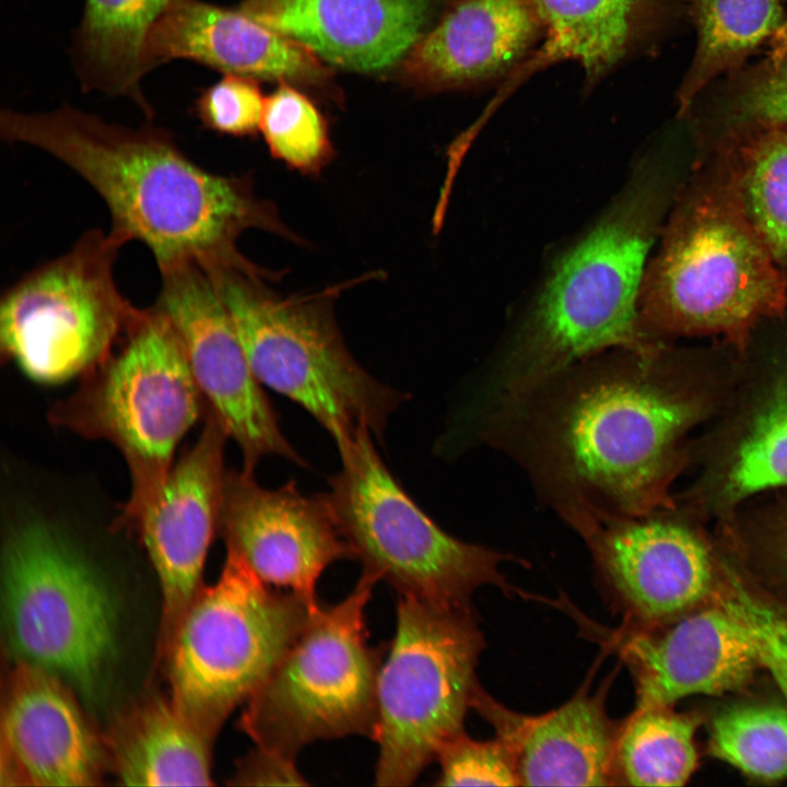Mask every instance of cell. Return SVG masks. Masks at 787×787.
Instances as JSON below:
<instances>
[{
    "label": "cell",
    "instance_id": "14",
    "mask_svg": "<svg viewBox=\"0 0 787 787\" xmlns=\"http://www.w3.org/2000/svg\"><path fill=\"white\" fill-rule=\"evenodd\" d=\"M156 306L173 322L193 377L210 411L254 472L261 459L277 456L305 466L282 433L278 415L255 377L233 318L209 272L198 262L160 270Z\"/></svg>",
    "mask_w": 787,
    "mask_h": 787
},
{
    "label": "cell",
    "instance_id": "19",
    "mask_svg": "<svg viewBox=\"0 0 787 787\" xmlns=\"http://www.w3.org/2000/svg\"><path fill=\"white\" fill-rule=\"evenodd\" d=\"M451 0H243L266 26L328 66L376 73L398 69Z\"/></svg>",
    "mask_w": 787,
    "mask_h": 787
},
{
    "label": "cell",
    "instance_id": "20",
    "mask_svg": "<svg viewBox=\"0 0 787 787\" xmlns=\"http://www.w3.org/2000/svg\"><path fill=\"white\" fill-rule=\"evenodd\" d=\"M543 23L537 48L498 85L466 130L475 138L488 120L531 77L564 61L584 72V93L654 44L674 20L677 0H535Z\"/></svg>",
    "mask_w": 787,
    "mask_h": 787
},
{
    "label": "cell",
    "instance_id": "36",
    "mask_svg": "<svg viewBox=\"0 0 787 787\" xmlns=\"http://www.w3.org/2000/svg\"><path fill=\"white\" fill-rule=\"evenodd\" d=\"M232 779L233 784L247 786L307 784L295 757L259 747L238 763Z\"/></svg>",
    "mask_w": 787,
    "mask_h": 787
},
{
    "label": "cell",
    "instance_id": "12",
    "mask_svg": "<svg viewBox=\"0 0 787 787\" xmlns=\"http://www.w3.org/2000/svg\"><path fill=\"white\" fill-rule=\"evenodd\" d=\"M126 243L90 230L26 273L0 301V350L26 376L57 384L87 375L115 351L142 308L122 296L114 266Z\"/></svg>",
    "mask_w": 787,
    "mask_h": 787
},
{
    "label": "cell",
    "instance_id": "11",
    "mask_svg": "<svg viewBox=\"0 0 787 787\" xmlns=\"http://www.w3.org/2000/svg\"><path fill=\"white\" fill-rule=\"evenodd\" d=\"M3 598L11 649L22 663L96 692L117 647L118 610L96 569L40 520L5 543Z\"/></svg>",
    "mask_w": 787,
    "mask_h": 787
},
{
    "label": "cell",
    "instance_id": "16",
    "mask_svg": "<svg viewBox=\"0 0 787 787\" xmlns=\"http://www.w3.org/2000/svg\"><path fill=\"white\" fill-rule=\"evenodd\" d=\"M604 633L601 641L632 672L636 709L733 691L760 667L747 634L717 598L665 623Z\"/></svg>",
    "mask_w": 787,
    "mask_h": 787
},
{
    "label": "cell",
    "instance_id": "2",
    "mask_svg": "<svg viewBox=\"0 0 787 787\" xmlns=\"http://www.w3.org/2000/svg\"><path fill=\"white\" fill-rule=\"evenodd\" d=\"M0 134L39 149L83 178L105 202L111 231L139 240L158 269L181 262L248 261L237 239L259 228L301 238L260 199L251 177L213 174L189 158L160 128H129L64 105L46 113L3 110Z\"/></svg>",
    "mask_w": 787,
    "mask_h": 787
},
{
    "label": "cell",
    "instance_id": "8",
    "mask_svg": "<svg viewBox=\"0 0 787 787\" xmlns=\"http://www.w3.org/2000/svg\"><path fill=\"white\" fill-rule=\"evenodd\" d=\"M704 196L672 220L647 266L643 329L741 336L786 306V281L736 198Z\"/></svg>",
    "mask_w": 787,
    "mask_h": 787
},
{
    "label": "cell",
    "instance_id": "34",
    "mask_svg": "<svg viewBox=\"0 0 787 787\" xmlns=\"http://www.w3.org/2000/svg\"><path fill=\"white\" fill-rule=\"evenodd\" d=\"M439 786H520L514 752L498 736L478 741L465 731L439 751Z\"/></svg>",
    "mask_w": 787,
    "mask_h": 787
},
{
    "label": "cell",
    "instance_id": "5",
    "mask_svg": "<svg viewBox=\"0 0 787 787\" xmlns=\"http://www.w3.org/2000/svg\"><path fill=\"white\" fill-rule=\"evenodd\" d=\"M117 348L54 407L51 420L121 453L131 480L121 519L132 524L160 492L204 398L177 330L156 305L141 309Z\"/></svg>",
    "mask_w": 787,
    "mask_h": 787
},
{
    "label": "cell",
    "instance_id": "33",
    "mask_svg": "<svg viewBox=\"0 0 787 787\" xmlns=\"http://www.w3.org/2000/svg\"><path fill=\"white\" fill-rule=\"evenodd\" d=\"M716 598L739 622L760 667L767 670L787 698V611L751 591L732 572H726Z\"/></svg>",
    "mask_w": 787,
    "mask_h": 787
},
{
    "label": "cell",
    "instance_id": "28",
    "mask_svg": "<svg viewBox=\"0 0 787 787\" xmlns=\"http://www.w3.org/2000/svg\"><path fill=\"white\" fill-rule=\"evenodd\" d=\"M736 138V201L774 259L787 261V127L760 128Z\"/></svg>",
    "mask_w": 787,
    "mask_h": 787
},
{
    "label": "cell",
    "instance_id": "29",
    "mask_svg": "<svg viewBox=\"0 0 787 787\" xmlns=\"http://www.w3.org/2000/svg\"><path fill=\"white\" fill-rule=\"evenodd\" d=\"M709 747L715 756L747 775L787 778V709L773 704L728 707L713 721Z\"/></svg>",
    "mask_w": 787,
    "mask_h": 787
},
{
    "label": "cell",
    "instance_id": "25",
    "mask_svg": "<svg viewBox=\"0 0 787 787\" xmlns=\"http://www.w3.org/2000/svg\"><path fill=\"white\" fill-rule=\"evenodd\" d=\"M211 741L172 700H152L116 728L110 741L114 770L125 785L207 786Z\"/></svg>",
    "mask_w": 787,
    "mask_h": 787
},
{
    "label": "cell",
    "instance_id": "37",
    "mask_svg": "<svg viewBox=\"0 0 787 787\" xmlns=\"http://www.w3.org/2000/svg\"><path fill=\"white\" fill-rule=\"evenodd\" d=\"M770 45L768 59L779 60L787 57V17L770 40Z\"/></svg>",
    "mask_w": 787,
    "mask_h": 787
},
{
    "label": "cell",
    "instance_id": "38",
    "mask_svg": "<svg viewBox=\"0 0 787 787\" xmlns=\"http://www.w3.org/2000/svg\"><path fill=\"white\" fill-rule=\"evenodd\" d=\"M782 563L785 568L786 575H787V539L785 540L783 547H782Z\"/></svg>",
    "mask_w": 787,
    "mask_h": 787
},
{
    "label": "cell",
    "instance_id": "10",
    "mask_svg": "<svg viewBox=\"0 0 787 787\" xmlns=\"http://www.w3.org/2000/svg\"><path fill=\"white\" fill-rule=\"evenodd\" d=\"M377 582L362 572L346 597L321 604L246 702L239 726L256 747L296 759L317 740H374L383 648L368 644L365 610Z\"/></svg>",
    "mask_w": 787,
    "mask_h": 787
},
{
    "label": "cell",
    "instance_id": "4",
    "mask_svg": "<svg viewBox=\"0 0 787 787\" xmlns=\"http://www.w3.org/2000/svg\"><path fill=\"white\" fill-rule=\"evenodd\" d=\"M236 327L258 381L308 412L336 445L367 428L383 441L389 416L406 400L368 374L344 344L333 315L340 286L282 296L254 262L203 267Z\"/></svg>",
    "mask_w": 787,
    "mask_h": 787
},
{
    "label": "cell",
    "instance_id": "27",
    "mask_svg": "<svg viewBox=\"0 0 787 787\" xmlns=\"http://www.w3.org/2000/svg\"><path fill=\"white\" fill-rule=\"evenodd\" d=\"M696 726L694 718L672 706L635 708L619 730L616 786L684 785L697 766Z\"/></svg>",
    "mask_w": 787,
    "mask_h": 787
},
{
    "label": "cell",
    "instance_id": "6",
    "mask_svg": "<svg viewBox=\"0 0 787 787\" xmlns=\"http://www.w3.org/2000/svg\"><path fill=\"white\" fill-rule=\"evenodd\" d=\"M318 609L266 584L227 549L219 578L198 590L166 643L172 702L213 739Z\"/></svg>",
    "mask_w": 787,
    "mask_h": 787
},
{
    "label": "cell",
    "instance_id": "21",
    "mask_svg": "<svg viewBox=\"0 0 787 787\" xmlns=\"http://www.w3.org/2000/svg\"><path fill=\"white\" fill-rule=\"evenodd\" d=\"M542 37L535 0H451L398 70L426 93L501 83Z\"/></svg>",
    "mask_w": 787,
    "mask_h": 787
},
{
    "label": "cell",
    "instance_id": "3",
    "mask_svg": "<svg viewBox=\"0 0 787 787\" xmlns=\"http://www.w3.org/2000/svg\"><path fill=\"white\" fill-rule=\"evenodd\" d=\"M658 210L656 181L638 169L599 222L559 258L498 362L491 410L608 350H657L641 325L638 302Z\"/></svg>",
    "mask_w": 787,
    "mask_h": 787
},
{
    "label": "cell",
    "instance_id": "26",
    "mask_svg": "<svg viewBox=\"0 0 787 787\" xmlns=\"http://www.w3.org/2000/svg\"><path fill=\"white\" fill-rule=\"evenodd\" d=\"M690 13L697 43L676 94L682 115L716 78L742 68L786 19L779 0H690Z\"/></svg>",
    "mask_w": 787,
    "mask_h": 787
},
{
    "label": "cell",
    "instance_id": "24",
    "mask_svg": "<svg viewBox=\"0 0 787 787\" xmlns=\"http://www.w3.org/2000/svg\"><path fill=\"white\" fill-rule=\"evenodd\" d=\"M174 0H85L74 35L73 63L82 87L131 99L152 117L141 91L150 71V34Z\"/></svg>",
    "mask_w": 787,
    "mask_h": 787
},
{
    "label": "cell",
    "instance_id": "23",
    "mask_svg": "<svg viewBox=\"0 0 787 787\" xmlns=\"http://www.w3.org/2000/svg\"><path fill=\"white\" fill-rule=\"evenodd\" d=\"M473 707L514 752L520 786H616L621 723L607 714L602 691L580 690L539 716L510 712L483 691Z\"/></svg>",
    "mask_w": 787,
    "mask_h": 787
},
{
    "label": "cell",
    "instance_id": "18",
    "mask_svg": "<svg viewBox=\"0 0 787 787\" xmlns=\"http://www.w3.org/2000/svg\"><path fill=\"white\" fill-rule=\"evenodd\" d=\"M177 59L224 73L289 82L336 103L342 97L326 62L239 5L174 0L150 34L146 61L152 70Z\"/></svg>",
    "mask_w": 787,
    "mask_h": 787
},
{
    "label": "cell",
    "instance_id": "31",
    "mask_svg": "<svg viewBox=\"0 0 787 787\" xmlns=\"http://www.w3.org/2000/svg\"><path fill=\"white\" fill-rule=\"evenodd\" d=\"M787 486V379L757 408L726 472V498L736 502Z\"/></svg>",
    "mask_w": 787,
    "mask_h": 787
},
{
    "label": "cell",
    "instance_id": "17",
    "mask_svg": "<svg viewBox=\"0 0 787 787\" xmlns=\"http://www.w3.org/2000/svg\"><path fill=\"white\" fill-rule=\"evenodd\" d=\"M226 438L210 411L197 442L173 465L157 495L132 522L160 582L165 643L200 589L205 557L219 530Z\"/></svg>",
    "mask_w": 787,
    "mask_h": 787
},
{
    "label": "cell",
    "instance_id": "22",
    "mask_svg": "<svg viewBox=\"0 0 787 787\" xmlns=\"http://www.w3.org/2000/svg\"><path fill=\"white\" fill-rule=\"evenodd\" d=\"M101 750L59 678L30 665L13 672L2 716V779L9 785L96 783Z\"/></svg>",
    "mask_w": 787,
    "mask_h": 787
},
{
    "label": "cell",
    "instance_id": "35",
    "mask_svg": "<svg viewBox=\"0 0 787 787\" xmlns=\"http://www.w3.org/2000/svg\"><path fill=\"white\" fill-rule=\"evenodd\" d=\"M265 99L259 80L224 73L221 80L200 91L193 113L211 131L254 137L260 131Z\"/></svg>",
    "mask_w": 787,
    "mask_h": 787
},
{
    "label": "cell",
    "instance_id": "32",
    "mask_svg": "<svg viewBox=\"0 0 787 787\" xmlns=\"http://www.w3.org/2000/svg\"><path fill=\"white\" fill-rule=\"evenodd\" d=\"M731 137L787 127V57L740 68L716 84L703 105Z\"/></svg>",
    "mask_w": 787,
    "mask_h": 787
},
{
    "label": "cell",
    "instance_id": "7",
    "mask_svg": "<svg viewBox=\"0 0 787 787\" xmlns=\"http://www.w3.org/2000/svg\"><path fill=\"white\" fill-rule=\"evenodd\" d=\"M395 636L377 679L375 783L409 786L463 731L481 691L483 633L471 604L399 596Z\"/></svg>",
    "mask_w": 787,
    "mask_h": 787
},
{
    "label": "cell",
    "instance_id": "30",
    "mask_svg": "<svg viewBox=\"0 0 787 787\" xmlns=\"http://www.w3.org/2000/svg\"><path fill=\"white\" fill-rule=\"evenodd\" d=\"M260 132L272 157L306 176H318L334 157L329 122L303 89L289 82L265 99Z\"/></svg>",
    "mask_w": 787,
    "mask_h": 787
},
{
    "label": "cell",
    "instance_id": "9",
    "mask_svg": "<svg viewBox=\"0 0 787 787\" xmlns=\"http://www.w3.org/2000/svg\"><path fill=\"white\" fill-rule=\"evenodd\" d=\"M372 436L363 428L337 445L341 467L325 493L363 572L399 596L446 604H471L488 585L515 591L501 565L522 561L444 531L392 475Z\"/></svg>",
    "mask_w": 787,
    "mask_h": 787
},
{
    "label": "cell",
    "instance_id": "1",
    "mask_svg": "<svg viewBox=\"0 0 787 787\" xmlns=\"http://www.w3.org/2000/svg\"><path fill=\"white\" fill-rule=\"evenodd\" d=\"M657 354L615 349L578 362L491 412L486 436L524 466L561 517L666 508L700 410Z\"/></svg>",
    "mask_w": 787,
    "mask_h": 787
},
{
    "label": "cell",
    "instance_id": "13",
    "mask_svg": "<svg viewBox=\"0 0 787 787\" xmlns=\"http://www.w3.org/2000/svg\"><path fill=\"white\" fill-rule=\"evenodd\" d=\"M657 512L639 517L579 512L563 518L586 542L602 592L625 625L670 621L702 606L717 586L706 542Z\"/></svg>",
    "mask_w": 787,
    "mask_h": 787
},
{
    "label": "cell",
    "instance_id": "15",
    "mask_svg": "<svg viewBox=\"0 0 787 787\" xmlns=\"http://www.w3.org/2000/svg\"><path fill=\"white\" fill-rule=\"evenodd\" d=\"M219 530L226 547L266 584L294 592L313 609L324 571L354 560L326 494L306 495L294 481L261 486L254 472H226Z\"/></svg>",
    "mask_w": 787,
    "mask_h": 787
}]
</instances>
